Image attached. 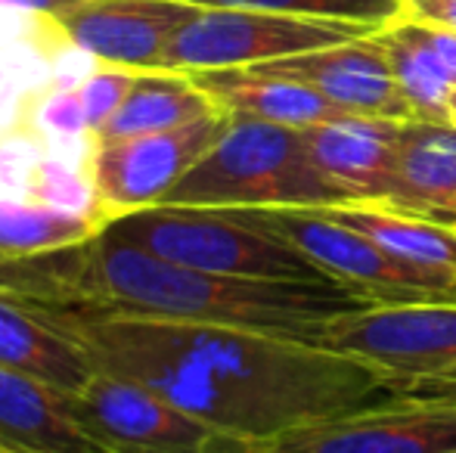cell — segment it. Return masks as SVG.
Wrapping results in <instances>:
<instances>
[{
  "instance_id": "obj_17",
  "label": "cell",
  "mask_w": 456,
  "mask_h": 453,
  "mask_svg": "<svg viewBox=\"0 0 456 453\" xmlns=\"http://www.w3.org/2000/svg\"><path fill=\"white\" fill-rule=\"evenodd\" d=\"M0 367L78 392L96 376L87 351L62 333L31 298L0 292Z\"/></svg>"
},
{
  "instance_id": "obj_8",
  "label": "cell",
  "mask_w": 456,
  "mask_h": 453,
  "mask_svg": "<svg viewBox=\"0 0 456 453\" xmlns=\"http://www.w3.org/2000/svg\"><path fill=\"white\" fill-rule=\"evenodd\" d=\"M227 121V112H211L175 131L94 140L85 158V174L102 214L115 221L121 214L162 206L186 171L217 143Z\"/></svg>"
},
{
  "instance_id": "obj_5",
  "label": "cell",
  "mask_w": 456,
  "mask_h": 453,
  "mask_svg": "<svg viewBox=\"0 0 456 453\" xmlns=\"http://www.w3.org/2000/svg\"><path fill=\"white\" fill-rule=\"evenodd\" d=\"M227 214L282 239L330 279L370 298L372 304L456 302V283L403 264L361 230L317 208H233Z\"/></svg>"
},
{
  "instance_id": "obj_12",
  "label": "cell",
  "mask_w": 456,
  "mask_h": 453,
  "mask_svg": "<svg viewBox=\"0 0 456 453\" xmlns=\"http://www.w3.org/2000/svg\"><path fill=\"white\" fill-rule=\"evenodd\" d=\"M255 69L301 81L345 112L413 121L407 100L401 97L395 85L388 56H385L376 31L336 44V47H320L311 53L261 62Z\"/></svg>"
},
{
  "instance_id": "obj_16",
  "label": "cell",
  "mask_w": 456,
  "mask_h": 453,
  "mask_svg": "<svg viewBox=\"0 0 456 453\" xmlns=\"http://www.w3.org/2000/svg\"><path fill=\"white\" fill-rule=\"evenodd\" d=\"M391 212L456 230V127L447 121H407L391 183Z\"/></svg>"
},
{
  "instance_id": "obj_6",
  "label": "cell",
  "mask_w": 456,
  "mask_h": 453,
  "mask_svg": "<svg viewBox=\"0 0 456 453\" xmlns=\"http://www.w3.org/2000/svg\"><path fill=\"white\" fill-rule=\"evenodd\" d=\"M376 28L345 19L289 16L261 10H202L199 6L177 28L165 50V72H215V69H248L286 56L311 53L320 47L354 41Z\"/></svg>"
},
{
  "instance_id": "obj_10",
  "label": "cell",
  "mask_w": 456,
  "mask_h": 453,
  "mask_svg": "<svg viewBox=\"0 0 456 453\" xmlns=\"http://www.w3.org/2000/svg\"><path fill=\"white\" fill-rule=\"evenodd\" d=\"M248 453H456V407L391 400L282 432Z\"/></svg>"
},
{
  "instance_id": "obj_9",
  "label": "cell",
  "mask_w": 456,
  "mask_h": 453,
  "mask_svg": "<svg viewBox=\"0 0 456 453\" xmlns=\"http://www.w3.org/2000/svg\"><path fill=\"white\" fill-rule=\"evenodd\" d=\"M317 348L357 357L391 379L456 367V302L372 304L326 323Z\"/></svg>"
},
{
  "instance_id": "obj_4",
  "label": "cell",
  "mask_w": 456,
  "mask_h": 453,
  "mask_svg": "<svg viewBox=\"0 0 456 453\" xmlns=\"http://www.w3.org/2000/svg\"><path fill=\"white\" fill-rule=\"evenodd\" d=\"M109 233L171 264L224 277L338 286L314 261L271 233L242 224L227 212L156 206L109 221Z\"/></svg>"
},
{
  "instance_id": "obj_7",
  "label": "cell",
  "mask_w": 456,
  "mask_h": 453,
  "mask_svg": "<svg viewBox=\"0 0 456 453\" xmlns=\"http://www.w3.org/2000/svg\"><path fill=\"white\" fill-rule=\"evenodd\" d=\"M72 407L112 453H248L255 444L190 417L143 382L102 369L72 392Z\"/></svg>"
},
{
  "instance_id": "obj_22",
  "label": "cell",
  "mask_w": 456,
  "mask_h": 453,
  "mask_svg": "<svg viewBox=\"0 0 456 453\" xmlns=\"http://www.w3.org/2000/svg\"><path fill=\"white\" fill-rule=\"evenodd\" d=\"M202 10H261V12H289V16H317V19H345L370 28H385L403 16V0H183Z\"/></svg>"
},
{
  "instance_id": "obj_14",
  "label": "cell",
  "mask_w": 456,
  "mask_h": 453,
  "mask_svg": "<svg viewBox=\"0 0 456 453\" xmlns=\"http://www.w3.org/2000/svg\"><path fill=\"white\" fill-rule=\"evenodd\" d=\"M0 453H112L81 423L72 392L0 367Z\"/></svg>"
},
{
  "instance_id": "obj_1",
  "label": "cell",
  "mask_w": 456,
  "mask_h": 453,
  "mask_svg": "<svg viewBox=\"0 0 456 453\" xmlns=\"http://www.w3.org/2000/svg\"><path fill=\"white\" fill-rule=\"evenodd\" d=\"M96 369L143 382L190 417L246 441L395 400L391 376L317 344L112 308L31 298Z\"/></svg>"
},
{
  "instance_id": "obj_25",
  "label": "cell",
  "mask_w": 456,
  "mask_h": 453,
  "mask_svg": "<svg viewBox=\"0 0 456 453\" xmlns=\"http://www.w3.org/2000/svg\"><path fill=\"white\" fill-rule=\"evenodd\" d=\"M391 388H395V400L456 407V367L432 376H416V379H391Z\"/></svg>"
},
{
  "instance_id": "obj_11",
  "label": "cell",
  "mask_w": 456,
  "mask_h": 453,
  "mask_svg": "<svg viewBox=\"0 0 456 453\" xmlns=\"http://www.w3.org/2000/svg\"><path fill=\"white\" fill-rule=\"evenodd\" d=\"M196 10L183 0H81L47 22L66 47L100 66L159 72L171 37Z\"/></svg>"
},
{
  "instance_id": "obj_3",
  "label": "cell",
  "mask_w": 456,
  "mask_h": 453,
  "mask_svg": "<svg viewBox=\"0 0 456 453\" xmlns=\"http://www.w3.org/2000/svg\"><path fill=\"white\" fill-rule=\"evenodd\" d=\"M171 208H338L348 193L311 158L301 127L230 115L217 143L181 177Z\"/></svg>"
},
{
  "instance_id": "obj_15",
  "label": "cell",
  "mask_w": 456,
  "mask_h": 453,
  "mask_svg": "<svg viewBox=\"0 0 456 453\" xmlns=\"http://www.w3.org/2000/svg\"><path fill=\"white\" fill-rule=\"evenodd\" d=\"M413 121H447L456 91V31L401 16L376 31Z\"/></svg>"
},
{
  "instance_id": "obj_2",
  "label": "cell",
  "mask_w": 456,
  "mask_h": 453,
  "mask_svg": "<svg viewBox=\"0 0 456 453\" xmlns=\"http://www.w3.org/2000/svg\"><path fill=\"white\" fill-rule=\"evenodd\" d=\"M81 298L205 327L246 329L317 344L326 323L372 308L370 298L326 283L224 277L171 264L102 230L81 248Z\"/></svg>"
},
{
  "instance_id": "obj_26",
  "label": "cell",
  "mask_w": 456,
  "mask_h": 453,
  "mask_svg": "<svg viewBox=\"0 0 456 453\" xmlns=\"http://www.w3.org/2000/svg\"><path fill=\"white\" fill-rule=\"evenodd\" d=\"M403 16L456 31V0H403Z\"/></svg>"
},
{
  "instance_id": "obj_19",
  "label": "cell",
  "mask_w": 456,
  "mask_h": 453,
  "mask_svg": "<svg viewBox=\"0 0 456 453\" xmlns=\"http://www.w3.org/2000/svg\"><path fill=\"white\" fill-rule=\"evenodd\" d=\"M330 218L361 230L376 246H382L397 261L416 267L432 277L456 283V230L441 227L432 221L410 218V214L391 212L376 202H351L338 208H320Z\"/></svg>"
},
{
  "instance_id": "obj_24",
  "label": "cell",
  "mask_w": 456,
  "mask_h": 453,
  "mask_svg": "<svg viewBox=\"0 0 456 453\" xmlns=\"http://www.w3.org/2000/svg\"><path fill=\"white\" fill-rule=\"evenodd\" d=\"M134 75L137 72H127V69L118 66H100L96 62L94 72L78 81V97L81 106H85L87 127H91L94 137L112 121V115L125 103L127 91L134 85Z\"/></svg>"
},
{
  "instance_id": "obj_27",
  "label": "cell",
  "mask_w": 456,
  "mask_h": 453,
  "mask_svg": "<svg viewBox=\"0 0 456 453\" xmlns=\"http://www.w3.org/2000/svg\"><path fill=\"white\" fill-rule=\"evenodd\" d=\"M75 4H81V0H0V6H10V10L31 12V16H41V19L60 16V12L72 10Z\"/></svg>"
},
{
  "instance_id": "obj_28",
  "label": "cell",
  "mask_w": 456,
  "mask_h": 453,
  "mask_svg": "<svg viewBox=\"0 0 456 453\" xmlns=\"http://www.w3.org/2000/svg\"><path fill=\"white\" fill-rule=\"evenodd\" d=\"M447 125L456 127V91L451 93V103H447Z\"/></svg>"
},
{
  "instance_id": "obj_13",
  "label": "cell",
  "mask_w": 456,
  "mask_h": 453,
  "mask_svg": "<svg viewBox=\"0 0 456 453\" xmlns=\"http://www.w3.org/2000/svg\"><path fill=\"white\" fill-rule=\"evenodd\" d=\"M403 125L407 121L401 118L345 112L314 127H301V133L317 168L342 187L351 202L382 206L397 174Z\"/></svg>"
},
{
  "instance_id": "obj_18",
  "label": "cell",
  "mask_w": 456,
  "mask_h": 453,
  "mask_svg": "<svg viewBox=\"0 0 456 453\" xmlns=\"http://www.w3.org/2000/svg\"><path fill=\"white\" fill-rule=\"evenodd\" d=\"M205 93L217 103V109L242 118L273 121L286 127H314L345 115L336 103L320 97L314 87L261 69H215V72L190 75Z\"/></svg>"
},
{
  "instance_id": "obj_21",
  "label": "cell",
  "mask_w": 456,
  "mask_h": 453,
  "mask_svg": "<svg viewBox=\"0 0 456 453\" xmlns=\"http://www.w3.org/2000/svg\"><path fill=\"white\" fill-rule=\"evenodd\" d=\"M102 230L100 221L53 208L22 190H0V261L78 248Z\"/></svg>"
},
{
  "instance_id": "obj_23",
  "label": "cell",
  "mask_w": 456,
  "mask_h": 453,
  "mask_svg": "<svg viewBox=\"0 0 456 453\" xmlns=\"http://www.w3.org/2000/svg\"><path fill=\"white\" fill-rule=\"evenodd\" d=\"M81 248H66L56 255H37L22 261H0V292H12L22 298H44V302H62L78 298V271Z\"/></svg>"
},
{
  "instance_id": "obj_20",
  "label": "cell",
  "mask_w": 456,
  "mask_h": 453,
  "mask_svg": "<svg viewBox=\"0 0 456 453\" xmlns=\"http://www.w3.org/2000/svg\"><path fill=\"white\" fill-rule=\"evenodd\" d=\"M221 112L217 103L183 72H137L125 103L94 140H125L162 133Z\"/></svg>"
}]
</instances>
